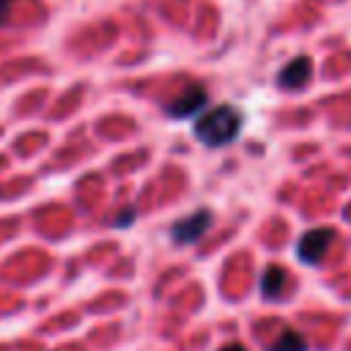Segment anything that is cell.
Masks as SVG:
<instances>
[{"label": "cell", "mask_w": 351, "mask_h": 351, "mask_svg": "<svg viewBox=\"0 0 351 351\" xmlns=\"http://www.w3.org/2000/svg\"><path fill=\"white\" fill-rule=\"evenodd\" d=\"M239 132H241V112L230 104L214 107L211 112L200 115L195 123V137L208 148H219V145L233 143L239 137Z\"/></svg>", "instance_id": "6da1fadb"}, {"label": "cell", "mask_w": 351, "mask_h": 351, "mask_svg": "<svg viewBox=\"0 0 351 351\" xmlns=\"http://www.w3.org/2000/svg\"><path fill=\"white\" fill-rule=\"evenodd\" d=\"M332 241H335V230L332 228H313V230H307L299 239L296 255H299L302 263H318L326 255V250H329Z\"/></svg>", "instance_id": "7a4b0ae2"}, {"label": "cell", "mask_w": 351, "mask_h": 351, "mask_svg": "<svg viewBox=\"0 0 351 351\" xmlns=\"http://www.w3.org/2000/svg\"><path fill=\"white\" fill-rule=\"evenodd\" d=\"M208 225H211V214L208 211H195V214L178 219L170 230H173V239L178 244H192V241H197L208 230Z\"/></svg>", "instance_id": "3957f363"}, {"label": "cell", "mask_w": 351, "mask_h": 351, "mask_svg": "<svg viewBox=\"0 0 351 351\" xmlns=\"http://www.w3.org/2000/svg\"><path fill=\"white\" fill-rule=\"evenodd\" d=\"M206 99H208V90L203 85H189L184 93L176 96V101L167 107V112L176 115V118H189L206 104Z\"/></svg>", "instance_id": "277c9868"}, {"label": "cell", "mask_w": 351, "mask_h": 351, "mask_svg": "<svg viewBox=\"0 0 351 351\" xmlns=\"http://www.w3.org/2000/svg\"><path fill=\"white\" fill-rule=\"evenodd\" d=\"M310 74H313V60L304 58V55H299V58H293V60L280 71L277 82H280V88H291V90H293V88L307 85Z\"/></svg>", "instance_id": "5b68a950"}, {"label": "cell", "mask_w": 351, "mask_h": 351, "mask_svg": "<svg viewBox=\"0 0 351 351\" xmlns=\"http://www.w3.org/2000/svg\"><path fill=\"white\" fill-rule=\"evenodd\" d=\"M282 288H285V269L282 266H269L263 280H261V291L266 299H277L282 296Z\"/></svg>", "instance_id": "8992f818"}, {"label": "cell", "mask_w": 351, "mask_h": 351, "mask_svg": "<svg viewBox=\"0 0 351 351\" xmlns=\"http://www.w3.org/2000/svg\"><path fill=\"white\" fill-rule=\"evenodd\" d=\"M269 351H307V340L296 329H285V332H280V337L274 340V346Z\"/></svg>", "instance_id": "52a82bcc"}, {"label": "cell", "mask_w": 351, "mask_h": 351, "mask_svg": "<svg viewBox=\"0 0 351 351\" xmlns=\"http://www.w3.org/2000/svg\"><path fill=\"white\" fill-rule=\"evenodd\" d=\"M129 219H134V211H132V208H129V211H126V214H123V217H118V219H115V225H118V228H121V225H126V222H129Z\"/></svg>", "instance_id": "ba28073f"}, {"label": "cell", "mask_w": 351, "mask_h": 351, "mask_svg": "<svg viewBox=\"0 0 351 351\" xmlns=\"http://www.w3.org/2000/svg\"><path fill=\"white\" fill-rule=\"evenodd\" d=\"M219 351H247V348H244L241 343H228V346H222Z\"/></svg>", "instance_id": "9c48e42d"}, {"label": "cell", "mask_w": 351, "mask_h": 351, "mask_svg": "<svg viewBox=\"0 0 351 351\" xmlns=\"http://www.w3.org/2000/svg\"><path fill=\"white\" fill-rule=\"evenodd\" d=\"M8 5H11V0H0V22H3L5 14H8Z\"/></svg>", "instance_id": "30bf717a"}]
</instances>
